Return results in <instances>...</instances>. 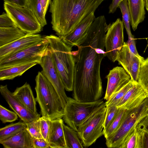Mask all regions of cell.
Returning <instances> with one entry per match:
<instances>
[{"instance_id":"obj_10","label":"cell","mask_w":148,"mask_h":148,"mask_svg":"<svg viewBox=\"0 0 148 148\" xmlns=\"http://www.w3.org/2000/svg\"><path fill=\"white\" fill-rule=\"evenodd\" d=\"M39 64L42 69L41 72L56 90L65 108L69 97L65 93V89L55 64L49 45Z\"/></svg>"},{"instance_id":"obj_45","label":"cell","mask_w":148,"mask_h":148,"mask_svg":"<svg viewBox=\"0 0 148 148\" xmlns=\"http://www.w3.org/2000/svg\"></svg>"},{"instance_id":"obj_28","label":"cell","mask_w":148,"mask_h":148,"mask_svg":"<svg viewBox=\"0 0 148 148\" xmlns=\"http://www.w3.org/2000/svg\"><path fill=\"white\" fill-rule=\"evenodd\" d=\"M136 83L131 79L129 82L119 91L113 95L105 102L106 106H116L118 104L127 92Z\"/></svg>"},{"instance_id":"obj_16","label":"cell","mask_w":148,"mask_h":148,"mask_svg":"<svg viewBox=\"0 0 148 148\" xmlns=\"http://www.w3.org/2000/svg\"><path fill=\"white\" fill-rule=\"evenodd\" d=\"M44 38L38 34H26L13 42L0 47V58L36 45L41 41Z\"/></svg>"},{"instance_id":"obj_6","label":"cell","mask_w":148,"mask_h":148,"mask_svg":"<svg viewBox=\"0 0 148 148\" xmlns=\"http://www.w3.org/2000/svg\"><path fill=\"white\" fill-rule=\"evenodd\" d=\"M105 102L102 99L84 102L69 97L63 117L65 122L77 132L79 127Z\"/></svg>"},{"instance_id":"obj_44","label":"cell","mask_w":148,"mask_h":148,"mask_svg":"<svg viewBox=\"0 0 148 148\" xmlns=\"http://www.w3.org/2000/svg\"><path fill=\"white\" fill-rule=\"evenodd\" d=\"M145 7L147 10L148 12V0H145Z\"/></svg>"},{"instance_id":"obj_3","label":"cell","mask_w":148,"mask_h":148,"mask_svg":"<svg viewBox=\"0 0 148 148\" xmlns=\"http://www.w3.org/2000/svg\"><path fill=\"white\" fill-rule=\"evenodd\" d=\"M45 37L49 42L53 60L65 90L73 91L75 62L72 48L59 37L51 35Z\"/></svg>"},{"instance_id":"obj_23","label":"cell","mask_w":148,"mask_h":148,"mask_svg":"<svg viewBox=\"0 0 148 148\" xmlns=\"http://www.w3.org/2000/svg\"><path fill=\"white\" fill-rule=\"evenodd\" d=\"M37 64L33 63L0 69V80L13 79L16 77L21 76L28 69Z\"/></svg>"},{"instance_id":"obj_13","label":"cell","mask_w":148,"mask_h":148,"mask_svg":"<svg viewBox=\"0 0 148 148\" xmlns=\"http://www.w3.org/2000/svg\"><path fill=\"white\" fill-rule=\"evenodd\" d=\"M95 18L94 12H91L69 34L59 37L71 48L74 46L77 47L80 45L86 40L90 27Z\"/></svg>"},{"instance_id":"obj_36","label":"cell","mask_w":148,"mask_h":148,"mask_svg":"<svg viewBox=\"0 0 148 148\" xmlns=\"http://www.w3.org/2000/svg\"><path fill=\"white\" fill-rule=\"evenodd\" d=\"M137 130L138 133V148H148V132Z\"/></svg>"},{"instance_id":"obj_17","label":"cell","mask_w":148,"mask_h":148,"mask_svg":"<svg viewBox=\"0 0 148 148\" xmlns=\"http://www.w3.org/2000/svg\"><path fill=\"white\" fill-rule=\"evenodd\" d=\"M148 94L137 82L127 92L116 106L117 108L130 110L140 105Z\"/></svg>"},{"instance_id":"obj_29","label":"cell","mask_w":148,"mask_h":148,"mask_svg":"<svg viewBox=\"0 0 148 148\" xmlns=\"http://www.w3.org/2000/svg\"><path fill=\"white\" fill-rule=\"evenodd\" d=\"M118 8L121 11L122 21L125 26L128 37H131L132 34L130 28V16L129 9L127 0H123L119 4Z\"/></svg>"},{"instance_id":"obj_1","label":"cell","mask_w":148,"mask_h":148,"mask_svg":"<svg viewBox=\"0 0 148 148\" xmlns=\"http://www.w3.org/2000/svg\"><path fill=\"white\" fill-rule=\"evenodd\" d=\"M108 26L104 15L95 18L85 40L73 51L75 62L73 91L74 99L78 101L94 102L102 96L100 67L106 56L105 38Z\"/></svg>"},{"instance_id":"obj_42","label":"cell","mask_w":148,"mask_h":148,"mask_svg":"<svg viewBox=\"0 0 148 148\" xmlns=\"http://www.w3.org/2000/svg\"><path fill=\"white\" fill-rule=\"evenodd\" d=\"M4 3L26 6L27 0H3Z\"/></svg>"},{"instance_id":"obj_2","label":"cell","mask_w":148,"mask_h":148,"mask_svg":"<svg viewBox=\"0 0 148 148\" xmlns=\"http://www.w3.org/2000/svg\"><path fill=\"white\" fill-rule=\"evenodd\" d=\"M104 0H52L50 4L53 29L59 36L71 32Z\"/></svg>"},{"instance_id":"obj_19","label":"cell","mask_w":148,"mask_h":148,"mask_svg":"<svg viewBox=\"0 0 148 148\" xmlns=\"http://www.w3.org/2000/svg\"><path fill=\"white\" fill-rule=\"evenodd\" d=\"M12 94L27 110L33 113H38L36 99L28 84L26 82L22 86L17 88Z\"/></svg>"},{"instance_id":"obj_5","label":"cell","mask_w":148,"mask_h":148,"mask_svg":"<svg viewBox=\"0 0 148 148\" xmlns=\"http://www.w3.org/2000/svg\"><path fill=\"white\" fill-rule=\"evenodd\" d=\"M148 114V97L137 107L127 110L116 131L106 140L108 148H120L128 133Z\"/></svg>"},{"instance_id":"obj_35","label":"cell","mask_w":148,"mask_h":148,"mask_svg":"<svg viewBox=\"0 0 148 148\" xmlns=\"http://www.w3.org/2000/svg\"><path fill=\"white\" fill-rule=\"evenodd\" d=\"M39 120L41 135L42 138L47 142L51 121L42 116L40 117Z\"/></svg>"},{"instance_id":"obj_33","label":"cell","mask_w":148,"mask_h":148,"mask_svg":"<svg viewBox=\"0 0 148 148\" xmlns=\"http://www.w3.org/2000/svg\"><path fill=\"white\" fill-rule=\"evenodd\" d=\"M18 116L14 112L10 111L0 105V119L3 123L15 121L18 119Z\"/></svg>"},{"instance_id":"obj_7","label":"cell","mask_w":148,"mask_h":148,"mask_svg":"<svg viewBox=\"0 0 148 148\" xmlns=\"http://www.w3.org/2000/svg\"><path fill=\"white\" fill-rule=\"evenodd\" d=\"M106 111L104 103L78 127L77 132L84 147L90 146L103 135Z\"/></svg>"},{"instance_id":"obj_4","label":"cell","mask_w":148,"mask_h":148,"mask_svg":"<svg viewBox=\"0 0 148 148\" xmlns=\"http://www.w3.org/2000/svg\"><path fill=\"white\" fill-rule=\"evenodd\" d=\"M36 99L42 116L51 121L62 118L64 108L60 97L52 84L41 72H38L35 78Z\"/></svg>"},{"instance_id":"obj_32","label":"cell","mask_w":148,"mask_h":148,"mask_svg":"<svg viewBox=\"0 0 148 148\" xmlns=\"http://www.w3.org/2000/svg\"><path fill=\"white\" fill-rule=\"evenodd\" d=\"M106 111L103 125V133L105 132L118 115L120 108L116 106H106Z\"/></svg>"},{"instance_id":"obj_9","label":"cell","mask_w":148,"mask_h":148,"mask_svg":"<svg viewBox=\"0 0 148 148\" xmlns=\"http://www.w3.org/2000/svg\"><path fill=\"white\" fill-rule=\"evenodd\" d=\"M3 5L15 26L26 34H36L42 30L43 27L27 7L4 2Z\"/></svg>"},{"instance_id":"obj_38","label":"cell","mask_w":148,"mask_h":148,"mask_svg":"<svg viewBox=\"0 0 148 148\" xmlns=\"http://www.w3.org/2000/svg\"><path fill=\"white\" fill-rule=\"evenodd\" d=\"M128 38L127 43L130 51L137 57L143 60L144 59V58L139 54L137 50L134 36L133 35L131 37H128Z\"/></svg>"},{"instance_id":"obj_14","label":"cell","mask_w":148,"mask_h":148,"mask_svg":"<svg viewBox=\"0 0 148 148\" xmlns=\"http://www.w3.org/2000/svg\"><path fill=\"white\" fill-rule=\"evenodd\" d=\"M106 78L107 84L104 99L106 101L131 80L130 76L123 67L120 66H116L110 70Z\"/></svg>"},{"instance_id":"obj_21","label":"cell","mask_w":148,"mask_h":148,"mask_svg":"<svg viewBox=\"0 0 148 148\" xmlns=\"http://www.w3.org/2000/svg\"><path fill=\"white\" fill-rule=\"evenodd\" d=\"M130 16V24L134 31L145 18V0H127Z\"/></svg>"},{"instance_id":"obj_18","label":"cell","mask_w":148,"mask_h":148,"mask_svg":"<svg viewBox=\"0 0 148 148\" xmlns=\"http://www.w3.org/2000/svg\"><path fill=\"white\" fill-rule=\"evenodd\" d=\"M61 118L51 121L47 142L50 148H66Z\"/></svg>"},{"instance_id":"obj_34","label":"cell","mask_w":148,"mask_h":148,"mask_svg":"<svg viewBox=\"0 0 148 148\" xmlns=\"http://www.w3.org/2000/svg\"><path fill=\"white\" fill-rule=\"evenodd\" d=\"M26 128L32 137L37 138H42L40 132L39 118L26 123Z\"/></svg>"},{"instance_id":"obj_24","label":"cell","mask_w":148,"mask_h":148,"mask_svg":"<svg viewBox=\"0 0 148 148\" xmlns=\"http://www.w3.org/2000/svg\"><path fill=\"white\" fill-rule=\"evenodd\" d=\"M63 127L66 148H83L77 132L63 123Z\"/></svg>"},{"instance_id":"obj_43","label":"cell","mask_w":148,"mask_h":148,"mask_svg":"<svg viewBox=\"0 0 148 148\" xmlns=\"http://www.w3.org/2000/svg\"><path fill=\"white\" fill-rule=\"evenodd\" d=\"M44 14L45 15L51 0H40Z\"/></svg>"},{"instance_id":"obj_41","label":"cell","mask_w":148,"mask_h":148,"mask_svg":"<svg viewBox=\"0 0 148 148\" xmlns=\"http://www.w3.org/2000/svg\"><path fill=\"white\" fill-rule=\"evenodd\" d=\"M123 0H112L109 6V13H114L118 8L120 3Z\"/></svg>"},{"instance_id":"obj_25","label":"cell","mask_w":148,"mask_h":148,"mask_svg":"<svg viewBox=\"0 0 148 148\" xmlns=\"http://www.w3.org/2000/svg\"><path fill=\"white\" fill-rule=\"evenodd\" d=\"M27 127L26 124L19 121L9 124L0 129V142L16 135Z\"/></svg>"},{"instance_id":"obj_26","label":"cell","mask_w":148,"mask_h":148,"mask_svg":"<svg viewBox=\"0 0 148 148\" xmlns=\"http://www.w3.org/2000/svg\"><path fill=\"white\" fill-rule=\"evenodd\" d=\"M26 6L33 12L42 27L47 24L40 0H27Z\"/></svg>"},{"instance_id":"obj_22","label":"cell","mask_w":148,"mask_h":148,"mask_svg":"<svg viewBox=\"0 0 148 148\" xmlns=\"http://www.w3.org/2000/svg\"><path fill=\"white\" fill-rule=\"evenodd\" d=\"M26 34L16 26L8 27H0V47L13 42Z\"/></svg>"},{"instance_id":"obj_12","label":"cell","mask_w":148,"mask_h":148,"mask_svg":"<svg viewBox=\"0 0 148 148\" xmlns=\"http://www.w3.org/2000/svg\"><path fill=\"white\" fill-rule=\"evenodd\" d=\"M116 61L130 76L131 79L134 83H137L140 67L142 60L131 52L127 42H124L117 54Z\"/></svg>"},{"instance_id":"obj_15","label":"cell","mask_w":148,"mask_h":148,"mask_svg":"<svg viewBox=\"0 0 148 148\" xmlns=\"http://www.w3.org/2000/svg\"><path fill=\"white\" fill-rule=\"evenodd\" d=\"M0 92L9 107L24 122L27 123L40 117V114L33 113L25 108L9 90L7 85L0 86Z\"/></svg>"},{"instance_id":"obj_20","label":"cell","mask_w":148,"mask_h":148,"mask_svg":"<svg viewBox=\"0 0 148 148\" xmlns=\"http://www.w3.org/2000/svg\"><path fill=\"white\" fill-rule=\"evenodd\" d=\"M0 143L5 148H34L32 137L26 128Z\"/></svg>"},{"instance_id":"obj_39","label":"cell","mask_w":148,"mask_h":148,"mask_svg":"<svg viewBox=\"0 0 148 148\" xmlns=\"http://www.w3.org/2000/svg\"><path fill=\"white\" fill-rule=\"evenodd\" d=\"M34 148H50L48 142L43 138H37L32 137Z\"/></svg>"},{"instance_id":"obj_31","label":"cell","mask_w":148,"mask_h":148,"mask_svg":"<svg viewBox=\"0 0 148 148\" xmlns=\"http://www.w3.org/2000/svg\"><path fill=\"white\" fill-rule=\"evenodd\" d=\"M138 133L136 126L127 134L120 148H138Z\"/></svg>"},{"instance_id":"obj_8","label":"cell","mask_w":148,"mask_h":148,"mask_svg":"<svg viewBox=\"0 0 148 148\" xmlns=\"http://www.w3.org/2000/svg\"><path fill=\"white\" fill-rule=\"evenodd\" d=\"M44 37L43 40L36 45L0 58V69L33 63L39 64L49 45Z\"/></svg>"},{"instance_id":"obj_11","label":"cell","mask_w":148,"mask_h":148,"mask_svg":"<svg viewBox=\"0 0 148 148\" xmlns=\"http://www.w3.org/2000/svg\"><path fill=\"white\" fill-rule=\"evenodd\" d=\"M123 23L117 18L109 25L105 38L106 56L112 62L116 61L117 56L124 43Z\"/></svg>"},{"instance_id":"obj_30","label":"cell","mask_w":148,"mask_h":148,"mask_svg":"<svg viewBox=\"0 0 148 148\" xmlns=\"http://www.w3.org/2000/svg\"><path fill=\"white\" fill-rule=\"evenodd\" d=\"M127 110L120 108L119 112L117 116L113 121L107 131L103 133L106 139H107L113 134L117 130L121 124Z\"/></svg>"},{"instance_id":"obj_40","label":"cell","mask_w":148,"mask_h":148,"mask_svg":"<svg viewBox=\"0 0 148 148\" xmlns=\"http://www.w3.org/2000/svg\"><path fill=\"white\" fill-rule=\"evenodd\" d=\"M137 129L148 132V115L143 118L136 126Z\"/></svg>"},{"instance_id":"obj_37","label":"cell","mask_w":148,"mask_h":148,"mask_svg":"<svg viewBox=\"0 0 148 148\" xmlns=\"http://www.w3.org/2000/svg\"><path fill=\"white\" fill-rule=\"evenodd\" d=\"M15 26L13 22L6 13H3L0 16V27L5 28Z\"/></svg>"},{"instance_id":"obj_27","label":"cell","mask_w":148,"mask_h":148,"mask_svg":"<svg viewBox=\"0 0 148 148\" xmlns=\"http://www.w3.org/2000/svg\"><path fill=\"white\" fill-rule=\"evenodd\" d=\"M137 82L148 94V57L141 62Z\"/></svg>"}]
</instances>
